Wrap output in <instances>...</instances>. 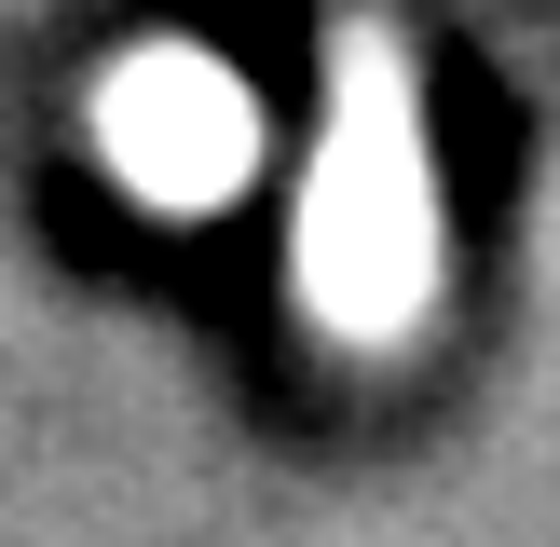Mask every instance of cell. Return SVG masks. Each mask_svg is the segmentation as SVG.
<instances>
[{"instance_id":"1","label":"cell","mask_w":560,"mask_h":547,"mask_svg":"<svg viewBox=\"0 0 560 547\" xmlns=\"http://www.w3.org/2000/svg\"><path fill=\"white\" fill-rule=\"evenodd\" d=\"M301 288L328 328L383 342L424 315L438 288V151H424V82L383 27H342V96H328V151L301 191Z\"/></svg>"},{"instance_id":"2","label":"cell","mask_w":560,"mask_h":547,"mask_svg":"<svg viewBox=\"0 0 560 547\" xmlns=\"http://www.w3.org/2000/svg\"><path fill=\"white\" fill-rule=\"evenodd\" d=\"M109 151H124V178H151V191H219L246 164V96L219 69L151 55V69L109 82Z\"/></svg>"}]
</instances>
